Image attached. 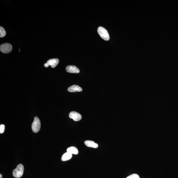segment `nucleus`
Instances as JSON below:
<instances>
[{
  "label": "nucleus",
  "instance_id": "f257e3e1",
  "mask_svg": "<svg viewBox=\"0 0 178 178\" xmlns=\"http://www.w3.org/2000/svg\"><path fill=\"white\" fill-rule=\"evenodd\" d=\"M24 166L22 164H20L14 170L13 175L14 177L17 178L21 177L23 175L24 172Z\"/></svg>",
  "mask_w": 178,
  "mask_h": 178
},
{
  "label": "nucleus",
  "instance_id": "f03ea898",
  "mask_svg": "<svg viewBox=\"0 0 178 178\" xmlns=\"http://www.w3.org/2000/svg\"><path fill=\"white\" fill-rule=\"evenodd\" d=\"M41 128V122L39 118L35 116L32 124V131L35 133H37L39 131Z\"/></svg>",
  "mask_w": 178,
  "mask_h": 178
},
{
  "label": "nucleus",
  "instance_id": "7ed1b4c3",
  "mask_svg": "<svg viewBox=\"0 0 178 178\" xmlns=\"http://www.w3.org/2000/svg\"><path fill=\"white\" fill-rule=\"evenodd\" d=\"M97 31L100 36L103 39L106 41H108L110 39L108 32L105 28L101 27H99Z\"/></svg>",
  "mask_w": 178,
  "mask_h": 178
},
{
  "label": "nucleus",
  "instance_id": "20e7f679",
  "mask_svg": "<svg viewBox=\"0 0 178 178\" xmlns=\"http://www.w3.org/2000/svg\"><path fill=\"white\" fill-rule=\"evenodd\" d=\"M12 45L8 43L2 44L0 46V50L1 51L5 54L10 53L12 50Z\"/></svg>",
  "mask_w": 178,
  "mask_h": 178
},
{
  "label": "nucleus",
  "instance_id": "39448f33",
  "mask_svg": "<svg viewBox=\"0 0 178 178\" xmlns=\"http://www.w3.org/2000/svg\"><path fill=\"white\" fill-rule=\"evenodd\" d=\"M59 62V60L57 58L52 59L49 60L46 63L44 64L45 67H48L49 66H51L52 68H54L57 65Z\"/></svg>",
  "mask_w": 178,
  "mask_h": 178
},
{
  "label": "nucleus",
  "instance_id": "423d86ee",
  "mask_svg": "<svg viewBox=\"0 0 178 178\" xmlns=\"http://www.w3.org/2000/svg\"><path fill=\"white\" fill-rule=\"evenodd\" d=\"M70 118H72L75 121H80L81 120L82 116L81 114L76 112H72L69 114Z\"/></svg>",
  "mask_w": 178,
  "mask_h": 178
},
{
  "label": "nucleus",
  "instance_id": "0eeeda50",
  "mask_svg": "<svg viewBox=\"0 0 178 178\" xmlns=\"http://www.w3.org/2000/svg\"><path fill=\"white\" fill-rule=\"evenodd\" d=\"M66 70L68 72L72 73H78L80 70L76 66L74 65L68 66L66 67Z\"/></svg>",
  "mask_w": 178,
  "mask_h": 178
},
{
  "label": "nucleus",
  "instance_id": "6e6552de",
  "mask_svg": "<svg viewBox=\"0 0 178 178\" xmlns=\"http://www.w3.org/2000/svg\"><path fill=\"white\" fill-rule=\"evenodd\" d=\"M68 91L71 92H81L82 90V88L79 86L74 85L69 87L68 88Z\"/></svg>",
  "mask_w": 178,
  "mask_h": 178
},
{
  "label": "nucleus",
  "instance_id": "1a4fd4ad",
  "mask_svg": "<svg viewBox=\"0 0 178 178\" xmlns=\"http://www.w3.org/2000/svg\"><path fill=\"white\" fill-rule=\"evenodd\" d=\"M85 144L87 147H88L97 148L98 147V145L97 143H96L94 141H92V140H86V141H85Z\"/></svg>",
  "mask_w": 178,
  "mask_h": 178
},
{
  "label": "nucleus",
  "instance_id": "9d476101",
  "mask_svg": "<svg viewBox=\"0 0 178 178\" xmlns=\"http://www.w3.org/2000/svg\"><path fill=\"white\" fill-rule=\"evenodd\" d=\"M67 152L70 153L71 154L78 155L79 153V151L76 147H71L68 148L67 149Z\"/></svg>",
  "mask_w": 178,
  "mask_h": 178
},
{
  "label": "nucleus",
  "instance_id": "9b49d317",
  "mask_svg": "<svg viewBox=\"0 0 178 178\" xmlns=\"http://www.w3.org/2000/svg\"><path fill=\"white\" fill-rule=\"evenodd\" d=\"M72 155L70 153L66 152L62 155V160L63 161L69 160L72 158Z\"/></svg>",
  "mask_w": 178,
  "mask_h": 178
},
{
  "label": "nucleus",
  "instance_id": "f8f14e48",
  "mask_svg": "<svg viewBox=\"0 0 178 178\" xmlns=\"http://www.w3.org/2000/svg\"><path fill=\"white\" fill-rule=\"evenodd\" d=\"M6 35V32L3 27H0V37H3Z\"/></svg>",
  "mask_w": 178,
  "mask_h": 178
},
{
  "label": "nucleus",
  "instance_id": "ddd939ff",
  "mask_svg": "<svg viewBox=\"0 0 178 178\" xmlns=\"http://www.w3.org/2000/svg\"><path fill=\"white\" fill-rule=\"evenodd\" d=\"M126 178H140L138 174L134 173L127 177Z\"/></svg>",
  "mask_w": 178,
  "mask_h": 178
},
{
  "label": "nucleus",
  "instance_id": "4468645a",
  "mask_svg": "<svg viewBox=\"0 0 178 178\" xmlns=\"http://www.w3.org/2000/svg\"><path fill=\"white\" fill-rule=\"evenodd\" d=\"M5 126L4 124H1L0 125V133L3 134L5 130Z\"/></svg>",
  "mask_w": 178,
  "mask_h": 178
},
{
  "label": "nucleus",
  "instance_id": "2eb2a0df",
  "mask_svg": "<svg viewBox=\"0 0 178 178\" xmlns=\"http://www.w3.org/2000/svg\"><path fill=\"white\" fill-rule=\"evenodd\" d=\"M2 177H3V175L1 174H0V178H2Z\"/></svg>",
  "mask_w": 178,
  "mask_h": 178
}]
</instances>
